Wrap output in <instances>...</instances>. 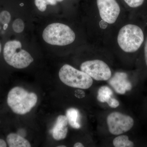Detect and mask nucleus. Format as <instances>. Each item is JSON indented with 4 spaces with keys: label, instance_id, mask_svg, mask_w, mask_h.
<instances>
[{
    "label": "nucleus",
    "instance_id": "nucleus-27",
    "mask_svg": "<svg viewBox=\"0 0 147 147\" xmlns=\"http://www.w3.org/2000/svg\"><path fill=\"white\" fill-rule=\"evenodd\" d=\"M20 6H23L24 5V3H21V4L20 5Z\"/></svg>",
    "mask_w": 147,
    "mask_h": 147
},
{
    "label": "nucleus",
    "instance_id": "nucleus-26",
    "mask_svg": "<svg viewBox=\"0 0 147 147\" xmlns=\"http://www.w3.org/2000/svg\"><path fill=\"white\" fill-rule=\"evenodd\" d=\"M58 147H65L66 146H58Z\"/></svg>",
    "mask_w": 147,
    "mask_h": 147
},
{
    "label": "nucleus",
    "instance_id": "nucleus-21",
    "mask_svg": "<svg viewBox=\"0 0 147 147\" xmlns=\"http://www.w3.org/2000/svg\"><path fill=\"white\" fill-rule=\"evenodd\" d=\"M7 147V144L5 141L3 139H0V147Z\"/></svg>",
    "mask_w": 147,
    "mask_h": 147
},
{
    "label": "nucleus",
    "instance_id": "nucleus-10",
    "mask_svg": "<svg viewBox=\"0 0 147 147\" xmlns=\"http://www.w3.org/2000/svg\"><path fill=\"white\" fill-rule=\"evenodd\" d=\"M68 120L66 116L60 115L57 118L51 132L53 138L57 141L65 139L68 132Z\"/></svg>",
    "mask_w": 147,
    "mask_h": 147
},
{
    "label": "nucleus",
    "instance_id": "nucleus-4",
    "mask_svg": "<svg viewBox=\"0 0 147 147\" xmlns=\"http://www.w3.org/2000/svg\"><path fill=\"white\" fill-rule=\"evenodd\" d=\"M21 47V42L16 40L7 42L4 47L5 60L14 68H26L34 61L31 55L26 50H22Z\"/></svg>",
    "mask_w": 147,
    "mask_h": 147
},
{
    "label": "nucleus",
    "instance_id": "nucleus-6",
    "mask_svg": "<svg viewBox=\"0 0 147 147\" xmlns=\"http://www.w3.org/2000/svg\"><path fill=\"white\" fill-rule=\"evenodd\" d=\"M80 69L82 71L96 81H107L112 76V72L109 66L100 60L86 61L81 64Z\"/></svg>",
    "mask_w": 147,
    "mask_h": 147
},
{
    "label": "nucleus",
    "instance_id": "nucleus-23",
    "mask_svg": "<svg viewBox=\"0 0 147 147\" xmlns=\"http://www.w3.org/2000/svg\"><path fill=\"white\" fill-rule=\"evenodd\" d=\"M8 24H5L4 25L3 29L4 30H6L7 29V27H8Z\"/></svg>",
    "mask_w": 147,
    "mask_h": 147
},
{
    "label": "nucleus",
    "instance_id": "nucleus-22",
    "mask_svg": "<svg viewBox=\"0 0 147 147\" xmlns=\"http://www.w3.org/2000/svg\"><path fill=\"white\" fill-rule=\"evenodd\" d=\"M74 147H84V146L82 143H80V142H78L76 143L74 146Z\"/></svg>",
    "mask_w": 147,
    "mask_h": 147
},
{
    "label": "nucleus",
    "instance_id": "nucleus-14",
    "mask_svg": "<svg viewBox=\"0 0 147 147\" xmlns=\"http://www.w3.org/2000/svg\"><path fill=\"white\" fill-rule=\"evenodd\" d=\"M113 144L115 147H132L134 146V143L129 140L128 136L123 135L115 138Z\"/></svg>",
    "mask_w": 147,
    "mask_h": 147
},
{
    "label": "nucleus",
    "instance_id": "nucleus-1",
    "mask_svg": "<svg viewBox=\"0 0 147 147\" xmlns=\"http://www.w3.org/2000/svg\"><path fill=\"white\" fill-rule=\"evenodd\" d=\"M144 32L142 27L135 24H128L120 30L117 42L120 47L127 53H137L144 42Z\"/></svg>",
    "mask_w": 147,
    "mask_h": 147
},
{
    "label": "nucleus",
    "instance_id": "nucleus-13",
    "mask_svg": "<svg viewBox=\"0 0 147 147\" xmlns=\"http://www.w3.org/2000/svg\"><path fill=\"white\" fill-rule=\"evenodd\" d=\"M113 93L112 90L107 86H102L99 88L98 91L97 98L100 102H107L112 97Z\"/></svg>",
    "mask_w": 147,
    "mask_h": 147
},
{
    "label": "nucleus",
    "instance_id": "nucleus-11",
    "mask_svg": "<svg viewBox=\"0 0 147 147\" xmlns=\"http://www.w3.org/2000/svg\"><path fill=\"white\" fill-rule=\"evenodd\" d=\"M7 142L9 147H30V142L20 135L10 133L7 137Z\"/></svg>",
    "mask_w": 147,
    "mask_h": 147
},
{
    "label": "nucleus",
    "instance_id": "nucleus-20",
    "mask_svg": "<svg viewBox=\"0 0 147 147\" xmlns=\"http://www.w3.org/2000/svg\"><path fill=\"white\" fill-rule=\"evenodd\" d=\"M143 46L144 61L145 65L147 68V34L145 38Z\"/></svg>",
    "mask_w": 147,
    "mask_h": 147
},
{
    "label": "nucleus",
    "instance_id": "nucleus-2",
    "mask_svg": "<svg viewBox=\"0 0 147 147\" xmlns=\"http://www.w3.org/2000/svg\"><path fill=\"white\" fill-rule=\"evenodd\" d=\"M38 97L20 87H15L9 92L7 102L13 113L20 115L28 113L36 105Z\"/></svg>",
    "mask_w": 147,
    "mask_h": 147
},
{
    "label": "nucleus",
    "instance_id": "nucleus-24",
    "mask_svg": "<svg viewBox=\"0 0 147 147\" xmlns=\"http://www.w3.org/2000/svg\"><path fill=\"white\" fill-rule=\"evenodd\" d=\"M1 43H0V53H1Z\"/></svg>",
    "mask_w": 147,
    "mask_h": 147
},
{
    "label": "nucleus",
    "instance_id": "nucleus-16",
    "mask_svg": "<svg viewBox=\"0 0 147 147\" xmlns=\"http://www.w3.org/2000/svg\"><path fill=\"white\" fill-rule=\"evenodd\" d=\"M12 28L14 31L17 33H20L24 31L25 25L23 20L20 18L16 19L13 21Z\"/></svg>",
    "mask_w": 147,
    "mask_h": 147
},
{
    "label": "nucleus",
    "instance_id": "nucleus-3",
    "mask_svg": "<svg viewBox=\"0 0 147 147\" xmlns=\"http://www.w3.org/2000/svg\"><path fill=\"white\" fill-rule=\"evenodd\" d=\"M42 38L50 45L65 46L71 44L76 38L75 33L70 27L60 23L50 24L42 33Z\"/></svg>",
    "mask_w": 147,
    "mask_h": 147
},
{
    "label": "nucleus",
    "instance_id": "nucleus-15",
    "mask_svg": "<svg viewBox=\"0 0 147 147\" xmlns=\"http://www.w3.org/2000/svg\"><path fill=\"white\" fill-rule=\"evenodd\" d=\"M34 2L38 10L42 12L46 10L47 5H55L57 1L56 0H35Z\"/></svg>",
    "mask_w": 147,
    "mask_h": 147
},
{
    "label": "nucleus",
    "instance_id": "nucleus-18",
    "mask_svg": "<svg viewBox=\"0 0 147 147\" xmlns=\"http://www.w3.org/2000/svg\"><path fill=\"white\" fill-rule=\"evenodd\" d=\"M10 20V13L7 11H3L0 13V22L2 24H8Z\"/></svg>",
    "mask_w": 147,
    "mask_h": 147
},
{
    "label": "nucleus",
    "instance_id": "nucleus-17",
    "mask_svg": "<svg viewBox=\"0 0 147 147\" xmlns=\"http://www.w3.org/2000/svg\"><path fill=\"white\" fill-rule=\"evenodd\" d=\"M129 7L137 8L141 7L144 3L145 0H124Z\"/></svg>",
    "mask_w": 147,
    "mask_h": 147
},
{
    "label": "nucleus",
    "instance_id": "nucleus-9",
    "mask_svg": "<svg viewBox=\"0 0 147 147\" xmlns=\"http://www.w3.org/2000/svg\"><path fill=\"white\" fill-rule=\"evenodd\" d=\"M110 86L119 94H123L127 91L130 90L131 85L127 79V75L124 72H118L109 81Z\"/></svg>",
    "mask_w": 147,
    "mask_h": 147
},
{
    "label": "nucleus",
    "instance_id": "nucleus-8",
    "mask_svg": "<svg viewBox=\"0 0 147 147\" xmlns=\"http://www.w3.org/2000/svg\"><path fill=\"white\" fill-rule=\"evenodd\" d=\"M100 18L108 24L115 23L121 9L116 0H96Z\"/></svg>",
    "mask_w": 147,
    "mask_h": 147
},
{
    "label": "nucleus",
    "instance_id": "nucleus-25",
    "mask_svg": "<svg viewBox=\"0 0 147 147\" xmlns=\"http://www.w3.org/2000/svg\"><path fill=\"white\" fill-rule=\"evenodd\" d=\"M56 1L58 2H61L62 1H64V0H56Z\"/></svg>",
    "mask_w": 147,
    "mask_h": 147
},
{
    "label": "nucleus",
    "instance_id": "nucleus-12",
    "mask_svg": "<svg viewBox=\"0 0 147 147\" xmlns=\"http://www.w3.org/2000/svg\"><path fill=\"white\" fill-rule=\"evenodd\" d=\"M66 116L67 118L68 123L71 127L76 129L81 127L79 122L80 113L77 109L74 108H69L66 111Z\"/></svg>",
    "mask_w": 147,
    "mask_h": 147
},
{
    "label": "nucleus",
    "instance_id": "nucleus-7",
    "mask_svg": "<svg viewBox=\"0 0 147 147\" xmlns=\"http://www.w3.org/2000/svg\"><path fill=\"white\" fill-rule=\"evenodd\" d=\"M107 123L110 133L119 135L127 132L132 128L134 121L131 117L119 112L110 113L107 117Z\"/></svg>",
    "mask_w": 147,
    "mask_h": 147
},
{
    "label": "nucleus",
    "instance_id": "nucleus-19",
    "mask_svg": "<svg viewBox=\"0 0 147 147\" xmlns=\"http://www.w3.org/2000/svg\"><path fill=\"white\" fill-rule=\"evenodd\" d=\"M108 105L111 108H115L119 107L120 105L119 102L114 98L111 97L107 102Z\"/></svg>",
    "mask_w": 147,
    "mask_h": 147
},
{
    "label": "nucleus",
    "instance_id": "nucleus-5",
    "mask_svg": "<svg viewBox=\"0 0 147 147\" xmlns=\"http://www.w3.org/2000/svg\"><path fill=\"white\" fill-rule=\"evenodd\" d=\"M59 75L63 83L72 88L88 89L92 86L93 82L91 77L87 74L68 64L62 67Z\"/></svg>",
    "mask_w": 147,
    "mask_h": 147
}]
</instances>
